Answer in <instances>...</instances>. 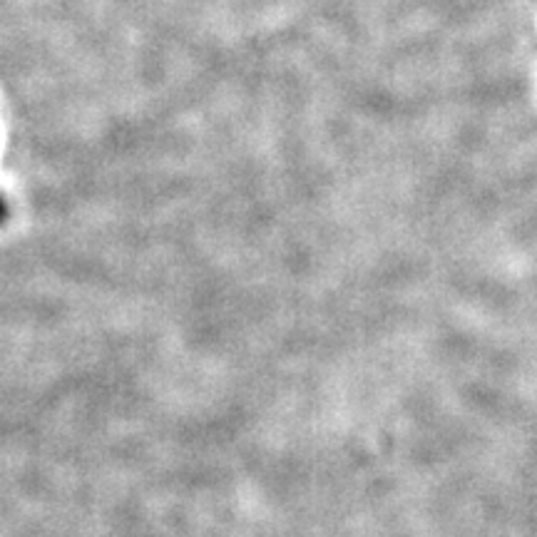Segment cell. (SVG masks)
Here are the masks:
<instances>
[{
	"label": "cell",
	"instance_id": "1",
	"mask_svg": "<svg viewBox=\"0 0 537 537\" xmlns=\"http://www.w3.org/2000/svg\"><path fill=\"white\" fill-rule=\"evenodd\" d=\"M5 219H8V204H5V199L0 197V224H5Z\"/></svg>",
	"mask_w": 537,
	"mask_h": 537
}]
</instances>
